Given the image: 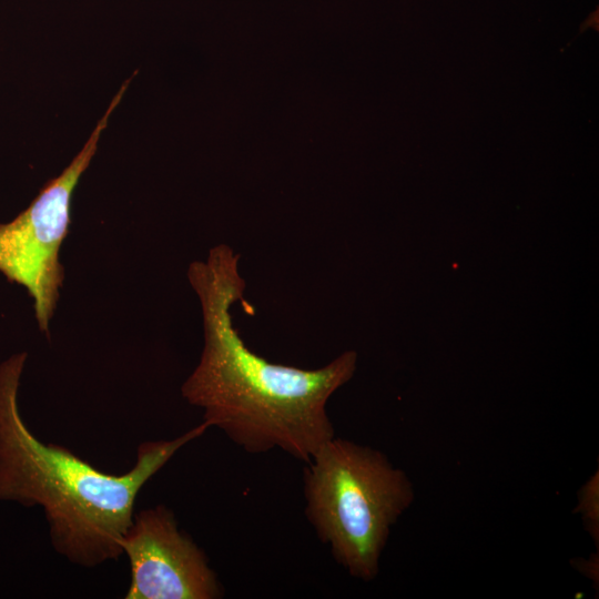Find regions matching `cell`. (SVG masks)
<instances>
[{
    "instance_id": "5",
    "label": "cell",
    "mask_w": 599,
    "mask_h": 599,
    "mask_svg": "<svg viewBox=\"0 0 599 599\" xmlns=\"http://www.w3.org/2000/svg\"><path fill=\"white\" fill-rule=\"evenodd\" d=\"M131 582L126 599H217L223 588L197 545L159 505L133 515L122 540Z\"/></svg>"
},
{
    "instance_id": "6",
    "label": "cell",
    "mask_w": 599,
    "mask_h": 599,
    "mask_svg": "<svg viewBox=\"0 0 599 599\" xmlns=\"http://www.w3.org/2000/svg\"><path fill=\"white\" fill-rule=\"evenodd\" d=\"M576 511L581 515L586 530L598 547L599 541V477L598 471L581 487Z\"/></svg>"
},
{
    "instance_id": "4",
    "label": "cell",
    "mask_w": 599,
    "mask_h": 599,
    "mask_svg": "<svg viewBox=\"0 0 599 599\" xmlns=\"http://www.w3.org/2000/svg\"><path fill=\"white\" fill-rule=\"evenodd\" d=\"M130 82L131 78L122 84L71 163L17 217L0 223V273L27 290L38 326L45 336H50V322L64 278L60 248L69 233L72 194Z\"/></svg>"
},
{
    "instance_id": "1",
    "label": "cell",
    "mask_w": 599,
    "mask_h": 599,
    "mask_svg": "<svg viewBox=\"0 0 599 599\" xmlns=\"http://www.w3.org/2000/svg\"><path fill=\"white\" fill-rule=\"evenodd\" d=\"M232 247H212L192 262L187 278L202 311L204 347L181 387L203 420L251 454L278 448L308 463L335 436L326 405L354 375L357 354L342 353L316 369L272 363L252 352L233 325L232 305L246 282Z\"/></svg>"
},
{
    "instance_id": "2",
    "label": "cell",
    "mask_w": 599,
    "mask_h": 599,
    "mask_svg": "<svg viewBox=\"0 0 599 599\" xmlns=\"http://www.w3.org/2000/svg\"><path fill=\"white\" fill-rule=\"evenodd\" d=\"M27 357L20 352L0 363V500L41 507L54 550L69 561L93 568L116 560L142 487L210 425L203 420L174 439L144 441L131 469L104 473L41 441L26 425L18 393Z\"/></svg>"
},
{
    "instance_id": "3",
    "label": "cell",
    "mask_w": 599,
    "mask_h": 599,
    "mask_svg": "<svg viewBox=\"0 0 599 599\" xmlns=\"http://www.w3.org/2000/svg\"><path fill=\"white\" fill-rule=\"evenodd\" d=\"M306 464L307 520L352 577L375 579L392 527L414 501L412 481L380 450L335 436Z\"/></svg>"
}]
</instances>
